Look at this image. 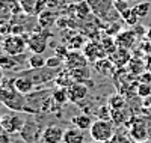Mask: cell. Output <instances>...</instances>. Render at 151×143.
<instances>
[{
  "label": "cell",
  "instance_id": "cell-38",
  "mask_svg": "<svg viewBox=\"0 0 151 143\" xmlns=\"http://www.w3.org/2000/svg\"><path fill=\"white\" fill-rule=\"evenodd\" d=\"M139 83L151 84V72H150V71H144V72L139 75Z\"/></svg>",
  "mask_w": 151,
  "mask_h": 143
},
{
  "label": "cell",
  "instance_id": "cell-20",
  "mask_svg": "<svg viewBox=\"0 0 151 143\" xmlns=\"http://www.w3.org/2000/svg\"><path fill=\"white\" fill-rule=\"evenodd\" d=\"M23 56V54H21ZM21 56H11V54H0V68L5 71H14L18 66V59Z\"/></svg>",
  "mask_w": 151,
  "mask_h": 143
},
{
  "label": "cell",
  "instance_id": "cell-32",
  "mask_svg": "<svg viewBox=\"0 0 151 143\" xmlns=\"http://www.w3.org/2000/svg\"><path fill=\"white\" fill-rule=\"evenodd\" d=\"M65 65V60L62 59V57H59V56H50V57H47V60H45V66H48V68H55V69H60L62 66Z\"/></svg>",
  "mask_w": 151,
  "mask_h": 143
},
{
  "label": "cell",
  "instance_id": "cell-35",
  "mask_svg": "<svg viewBox=\"0 0 151 143\" xmlns=\"http://www.w3.org/2000/svg\"><path fill=\"white\" fill-rule=\"evenodd\" d=\"M109 106H110V109L112 110H118V109H122V106H124V98L121 97V95H115V97H110V99H109Z\"/></svg>",
  "mask_w": 151,
  "mask_h": 143
},
{
  "label": "cell",
  "instance_id": "cell-16",
  "mask_svg": "<svg viewBox=\"0 0 151 143\" xmlns=\"http://www.w3.org/2000/svg\"><path fill=\"white\" fill-rule=\"evenodd\" d=\"M12 86L23 95H29L30 92H33V87H35V84L24 75H17L15 79H12Z\"/></svg>",
  "mask_w": 151,
  "mask_h": 143
},
{
  "label": "cell",
  "instance_id": "cell-26",
  "mask_svg": "<svg viewBox=\"0 0 151 143\" xmlns=\"http://www.w3.org/2000/svg\"><path fill=\"white\" fill-rule=\"evenodd\" d=\"M134 140L130 136V131H125V129H116L115 136L112 137L110 143H133Z\"/></svg>",
  "mask_w": 151,
  "mask_h": 143
},
{
  "label": "cell",
  "instance_id": "cell-18",
  "mask_svg": "<svg viewBox=\"0 0 151 143\" xmlns=\"http://www.w3.org/2000/svg\"><path fill=\"white\" fill-rule=\"evenodd\" d=\"M62 143H85V131L83 129H79L77 127L67 128L64 133Z\"/></svg>",
  "mask_w": 151,
  "mask_h": 143
},
{
  "label": "cell",
  "instance_id": "cell-15",
  "mask_svg": "<svg viewBox=\"0 0 151 143\" xmlns=\"http://www.w3.org/2000/svg\"><path fill=\"white\" fill-rule=\"evenodd\" d=\"M115 44L118 48H124V50H132L133 45L136 44V33L133 29L129 30H121L116 36H115Z\"/></svg>",
  "mask_w": 151,
  "mask_h": 143
},
{
  "label": "cell",
  "instance_id": "cell-2",
  "mask_svg": "<svg viewBox=\"0 0 151 143\" xmlns=\"http://www.w3.org/2000/svg\"><path fill=\"white\" fill-rule=\"evenodd\" d=\"M92 15L104 23H118L121 14L116 11L113 0H86Z\"/></svg>",
  "mask_w": 151,
  "mask_h": 143
},
{
  "label": "cell",
  "instance_id": "cell-14",
  "mask_svg": "<svg viewBox=\"0 0 151 143\" xmlns=\"http://www.w3.org/2000/svg\"><path fill=\"white\" fill-rule=\"evenodd\" d=\"M130 136L134 142L137 143H142V142H147L150 139V129L147 128L145 122L142 119H137L136 122H132V127H130Z\"/></svg>",
  "mask_w": 151,
  "mask_h": 143
},
{
  "label": "cell",
  "instance_id": "cell-12",
  "mask_svg": "<svg viewBox=\"0 0 151 143\" xmlns=\"http://www.w3.org/2000/svg\"><path fill=\"white\" fill-rule=\"evenodd\" d=\"M65 129L59 125H47L42 131V143H62Z\"/></svg>",
  "mask_w": 151,
  "mask_h": 143
},
{
  "label": "cell",
  "instance_id": "cell-29",
  "mask_svg": "<svg viewBox=\"0 0 151 143\" xmlns=\"http://www.w3.org/2000/svg\"><path fill=\"white\" fill-rule=\"evenodd\" d=\"M53 99L56 104L59 106H64V104L68 101V90L67 87H56L53 90Z\"/></svg>",
  "mask_w": 151,
  "mask_h": 143
},
{
  "label": "cell",
  "instance_id": "cell-6",
  "mask_svg": "<svg viewBox=\"0 0 151 143\" xmlns=\"http://www.w3.org/2000/svg\"><path fill=\"white\" fill-rule=\"evenodd\" d=\"M27 39L24 35H8L3 39V51L11 56H21L27 50Z\"/></svg>",
  "mask_w": 151,
  "mask_h": 143
},
{
  "label": "cell",
  "instance_id": "cell-43",
  "mask_svg": "<svg viewBox=\"0 0 151 143\" xmlns=\"http://www.w3.org/2000/svg\"><path fill=\"white\" fill-rule=\"evenodd\" d=\"M3 51V41H2V38H0V53Z\"/></svg>",
  "mask_w": 151,
  "mask_h": 143
},
{
  "label": "cell",
  "instance_id": "cell-27",
  "mask_svg": "<svg viewBox=\"0 0 151 143\" xmlns=\"http://www.w3.org/2000/svg\"><path fill=\"white\" fill-rule=\"evenodd\" d=\"M100 41H101V44H103V47H104V50H106L107 57H109L110 54H113V53L118 50V47H116V44H115V38H113V36L104 35L103 38H100Z\"/></svg>",
  "mask_w": 151,
  "mask_h": 143
},
{
  "label": "cell",
  "instance_id": "cell-41",
  "mask_svg": "<svg viewBox=\"0 0 151 143\" xmlns=\"http://www.w3.org/2000/svg\"><path fill=\"white\" fill-rule=\"evenodd\" d=\"M145 71L151 72V54H147L145 57Z\"/></svg>",
  "mask_w": 151,
  "mask_h": 143
},
{
  "label": "cell",
  "instance_id": "cell-5",
  "mask_svg": "<svg viewBox=\"0 0 151 143\" xmlns=\"http://www.w3.org/2000/svg\"><path fill=\"white\" fill-rule=\"evenodd\" d=\"M24 121L17 112H9V113H3L0 114V131H3L6 134H20V131L23 129Z\"/></svg>",
  "mask_w": 151,
  "mask_h": 143
},
{
  "label": "cell",
  "instance_id": "cell-19",
  "mask_svg": "<svg viewBox=\"0 0 151 143\" xmlns=\"http://www.w3.org/2000/svg\"><path fill=\"white\" fill-rule=\"evenodd\" d=\"M94 65V69L101 74V75H113V72H115V65H113V62L109 59V57H104V59H100L97 60Z\"/></svg>",
  "mask_w": 151,
  "mask_h": 143
},
{
  "label": "cell",
  "instance_id": "cell-25",
  "mask_svg": "<svg viewBox=\"0 0 151 143\" xmlns=\"http://www.w3.org/2000/svg\"><path fill=\"white\" fill-rule=\"evenodd\" d=\"M121 20H124L127 26L134 27V26L137 24V20H141V18L137 17V14L134 12L133 8H129V9H125L124 12H121Z\"/></svg>",
  "mask_w": 151,
  "mask_h": 143
},
{
  "label": "cell",
  "instance_id": "cell-10",
  "mask_svg": "<svg viewBox=\"0 0 151 143\" xmlns=\"http://www.w3.org/2000/svg\"><path fill=\"white\" fill-rule=\"evenodd\" d=\"M47 36L48 33L45 32H40V33H32L27 39V48L32 53L36 54H42L47 50Z\"/></svg>",
  "mask_w": 151,
  "mask_h": 143
},
{
  "label": "cell",
  "instance_id": "cell-40",
  "mask_svg": "<svg viewBox=\"0 0 151 143\" xmlns=\"http://www.w3.org/2000/svg\"><path fill=\"white\" fill-rule=\"evenodd\" d=\"M144 109L148 110V112L151 113V97H148V98L144 99Z\"/></svg>",
  "mask_w": 151,
  "mask_h": 143
},
{
  "label": "cell",
  "instance_id": "cell-1",
  "mask_svg": "<svg viewBox=\"0 0 151 143\" xmlns=\"http://www.w3.org/2000/svg\"><path fill=\"white\" fill-rule=\"evenodd\" d=\"M0 99L3 101V106L12 112L35 113L27 104V97L14 89L12 79H3L2 84H0Z\"/></svg>",
  "mask_w": 151,
  "mask_h": 143
},
{
  "label": "cell",
  "instance_id": "cell-22",
  "mask_svg": "<svg viewBox=\"0 0 151 143\" xmlns=\"http://www.w3.org/2000/svg\"><path fill=\"white\" fill-rule=\"evenodd\" d=\"M68 71V69H67ZM70 75L73 77V80L74 82H77V83H85L88 84V80H89V77H91V72H89V68L85 66V68H77V69H71L68 71Z\"/></svg>",
  "mask_w": 151,
  "mask_h": 143
},
{
  "label": "cell",
  "instance_id": "cell-37",
  "mask_svg": "<svg viewBox=\"0 0 151 143\" xmlns=\"http://www.w3.org/2000/svg\"><path fill=\"white\" fill-rule=\"evenodd\" d=\"M59 5H60V0H44V6H45V9H50V11L58 9Z\"/></svg>",
  "mask_w": 151,
  "mask_h": 143
},
{
  "label": "cell",
  "instance_id": "cell-36",
  "mask_svg": "<svg viewBox=\"0 0 151 143\" xmlns=\"http://www.w3.org/2000/svg\"><path fill=\"white\" fill-rule=\"evenodd\" d=\"M113 5H115V8H116V11L119 12V14H121V12H124L125 9L130 8L129 6V0H118V2H115Z\"/></svg>",
  "mask_w": 151,
  "mask_h": 143
},
{
  "label": "cell",
  "instance_id": "cell-13",
  "mask_svg": "<svg viewBox=\"0 0 151 143\" xmlns=\"http://www.w3.org/2000/svg\"><path fill=\"white\" fill-rule=\"evenodd\" d=\"M26 15H40L45 11L44 0H15Z\"/></svg>",
  "mask_w": 151,
  "mask_h": 143
},
{
  "label": "cell",
  "instance_id": "cell-48",
  "mask_svg": "<svg viewBox=\"0 0 151 143\" xmlns=\"http://www.w3.org/2000/svg\"><path fill=\"white\" fill-rule=\"evenodd\" d=\"M129 2H133V0H129Z\"/></svg>",
  "mask_w": 151,
  "mask_h": 143
},
{
  "label": "cell",
  "instance_id": "cell-42",
  "mask_svg": "<svg viewBox=\"0 0 151 143\" xmlns=\"http://www.w3.org/2000/svg\"><path fill=\"white\" fill-rule=\"evenodd\" d=\"M3 79H5V77H3V69H2V68H0V84H2V82H3Z\"/></svg>",
  "mask_w": 151,
  "mask_h": 143
},
{
  "label": "cell",
  "instance_id": "cell-4",
  "mask_svg": "<svg viewBox=\"0 0 151 143\" xmlns=\"http://www.w3.org/2000/svg\"><path fill=\"white\" fill-rule=\"evenodd\" d=\"M18 74L27 77V79H29L35 86H42V84H47V83H50V82H55V80L58 79V75L60 74V69L42 66V68L23 69V71H20Z\"/></svg>",
  "mask_w": 151,
  "mask_h": 143
},
{
  "label": "cell",
  "instance_id": "cell-30",
  "mask_svg": "<svg viewBox=\"0 0 151 143\" xmlns=\"http://www.w3.org/2000/svg\"><path fill=\"white\" fill-rule=\"evenodd\" d=\"M133 9L139 18H145V17H148L150 11H151V3L150 2H139L133 6Z\"/></svg>",
  "mask_w": 151,
  "mask_h": 143
},
{
  "label": "cell",
  "instance_id": "cell-34",
  "mask_svg": "<svg viewBox=\"0 0 151 143\" xmlns=\"http://www.w3.org/2000/svg\"><path fill=\"white\" fill-rule=\"evenodd\" d=\"M136 94L139 95L141 98H148L151 97V84H147V83H137V87H136Z\"/></svg>",
  "mask_w": 151,
  "mask_h": 143
},
{
  "label": "cell",
  "instance_id": "cell-39",
  "mask_svg": "<svg viewBox=\"0 0 151 143\" xmlns=\"http://www.w3.org/2000/svg\"><path fill=\"white\" fill-rule=\"evenodd\" d=\"M0 143H11V139H9V134L0 131Z\"/></svg>",
  "mask_w": 151,
  "mask_h": 143
},
{
  "label": "cell",
  "instance_id": "cell-24",
  "mask_svg": "<svg viewBox=\"0 0 151 143\" xmlns=\"http://www.w3.org/2000/svg\"><path fill=\"white\" fill-rule=\"evenodd\" d=\"M40 24H41V27H50V26H53V23L56 21V17H55V12L53 11H50V9H45L42 11L40 15Z\"/></svg>",
  "mask_w": 151,
  "mask_h": 143
},
{
  "label": "cell",
  "instance_id": "cell-23",
  "mask_svg": "<svg viewBox=\"0 0 151 143\" xmlns=\"http://www.w3.org/2000/svg\"><path fill=\"white\" fill-rule=\"evenodd\" d=\"M86 38L83 35H74L71 38H68V41H67V47L68 50H80L86 45Z\"/></svg>",
  "mask_w": 151,
  "mask_h": 143
},
{
  "label": "cell",
  "instance_id": "cell-33",
  "mask_svg": "<svg viewBox=\"0 0 151 143\" xmlns=\"http://www.w3.org/2000/svg\"><path fill=\"white\" fill-rule=\"evenodd\" d=\"M103 30H104V35L115 38L121 32V24L119 23H106V26H103Z\"/></svg>",
  "mask_w": 151,
  "mask_h": 143
},
{
  "label": "cell",
  "instance_id": "cell-45",
  "mask_svg": "<svg viewBox=\"0 0 151 143\" xmlns=\"http://www.w3.org/2000/svg\"><path fill=\"white\" fill-rule=\"evenodd\" d=\"M92 143H100V142H92Z\"/></svg>",
  "mask_w": 151,
  "mask_h": 143
},
{
  "label": "cell",
  "instance_id": "cell-47",
  "mask_svg": "<svg viewBox=\"0 0 151 143\" xmlns=\"http://www.w3.org/2000/svg\"><path fill=\"white\" fill-rule=\"evenodd\" d=\"M65 2H71V0H65Z\"/></svg>",
  "mask_w": 151,
  "mask_h": 143
},
{
  "label": "cell",
  "instance_id": "cell-17",
  "mask_svg": "<svg viewBox=\"0 0 151 143\" xmlns=\"http://www.w3.org/2000/svg\"><path fill=\"white\" fill-rule=\"evenodd\" d=\"M109 59L113 62L116 68H124L125 65H129V62L132 60L130 56V50H124V48H118L113 54L109 56Z\"/></svg>",
  "mask_w": 151,
  "mask_h": 143
},
{
  "label": "cell",
  "instance_id": "cell-3",
  "mask_svg": "<svg viewBox=\"0 0 151 143\" xmlns=\"http://www.w3.org/2000/svg\"><path fill=\"white\" fill-rule=\"evenodd\" d=\"M116 133V125L112 119H95L89 128V136L94 142L110 143L112 137Z\"/></svg>",
  "mask_w": 151,
  "mask_h": 143
},
{
  "label": "cell",
  "instance_id": "cell-9",
  "mask_svg": "<svg viewBox=\"0 0 151 143\" xmlns=\"http://www.w3.org/2000/svg\"><path fill=\"white\" fill-rule=\"evenodd\" d=\"M89 65V60L86 59L83 53H80L79 50H70V53L65 57V69H77V68H85Z\"/></svg>",
  "mask_w": 151,
  "mask_h": 143
},
{
  "label": "cell",
  "instance_id": "cell-46",
  "mask_svg": "<svg viewBox=\"0 0 151 143\" xmlns=\"http://www.w3.org/2000/svg\"><path fill=\"white\" fill-rule=\"evenodd\" d=\"M142 143H148V140H147V142H142Z\"/></svg>",
  "mask_w": 151,
  "mask_h": 143
},
{
  "label": "cell",
  "instance_id": "cell-31",
  "mask_svg": "<svg viewBox=\"0 0 151 143\" xmlns=\"http://www.w3.org/2000/svg\"><path fill=\"white\" fill-rule=\"evenodd\" d=\"M45 60L47 59H44L42 54H36V53H32L27 57L29 68H42V66H45Z\"/></svg>",
  "mask_w": 151,
  "mask_h": 143
},
{
  "label": "cell",
  "instance_id": "cell-8",
  "mask_svg": "<svg viewBox=\"0 0 151 143\" xmlns=\"http://www.w3.org/2000/svg\"><path fill=\"white\" fill-rule=\"evenodd\" d=\"M42 131L44 129H41V125L38 122L26 121L23 129L20 131V137H21L23 142H26V143H38L40 139L42 137Z\"/></svg>",
  "mask_w": 151,
  "mask_h": 143
},
{
  "label": "cell",
  "instance_id": "cell-11",
  "mask_svg": "<svg viewBox=\"0 0 151 143\" xmlns=\"http://www.w3.org/2000/svg\"><path fill=\"white\" fill-rule=\"evenodd\" d=\"M68 90V101L70 102H82L88 98V94H89V89H88V84L85 83H77L74 82L70 87H67Z\"/></svg>",
  "mask_w": 151,
  "mask_h": 143
},
{
  "label": "cell",
  "instance_id": "cell-21",
  "mask_svg": "<svg viewBox=\"0 0 151 143\" xmlns=\"http://www.w3.org/2000/svg\"><path fill=\"white\" fill-rule=\"evenodd\" d=\"M92 119L91 116H88L86 113H80V114H76L71 118V124L74 127H77L79 129H83V131H86V129H89L91 125H92Z\"/></svg>",
  "mask_w": 151,
  "mask_h": 143
},
{
  "label": "cell",
  "instance_id": "cell-49",
  "mask_svg": "<svg viewBox=\"0 0 151 143\" xmlns=\"http://www.w3.org/2000/svg\"><path fill=\"white\" fill-rule=\"evenodd\" d=\"M133 143H136V142H133Z\"/></svg>",
  "mask_w": 151,
  "mask_h": 143
},
{
  "label": "cell",
  "instance_id": "cell-44",
  "mask_svg": "<svg viewBox=\"0 0 151 143\" xmlns=\"http://www.w3.org/2000/svg\"><path fill=\"white\" fill-rule=\"evenodd\" d=\"M2 107H5V106H3V101L0 99V109H2Z\"/></svg>",
  "mask_w": 151,
  "mask_h": 143
},
{
  "label": "cell",
  "instance_id": "cell-7",
  "mask_svg": "<svg viewBox=\"0 0 151 143\" xmlns=\"http://www.w3.org/2000/svg\"><path fill=\"white\" fill-rule=\"evenodd\" d=\"M83 54L89 60V63H95L100 59L107 57V53H106L101 41H97V39H91L86 42V45L83 47Z\"/></svg>",
  "mask_w": 151,
  "mask_h": 143
},
{
  "label": "cell",
  "instance_id": "cell-28",
  "mask_svg": "<svg viewBox=\"0 0 151 143\" xmlns=\"http://www.w3.org/2000/svg\"><path fill=\"white\" fill-rule=\"evenodd\" d=\"M129 69H130V72L133 74V75H137L139 77L144 71H145V62L142 60V59H132L130 62H129Z\"/></svg>",
  "mask_w": 151,
  "mask_h": 143
}]
</instances>
